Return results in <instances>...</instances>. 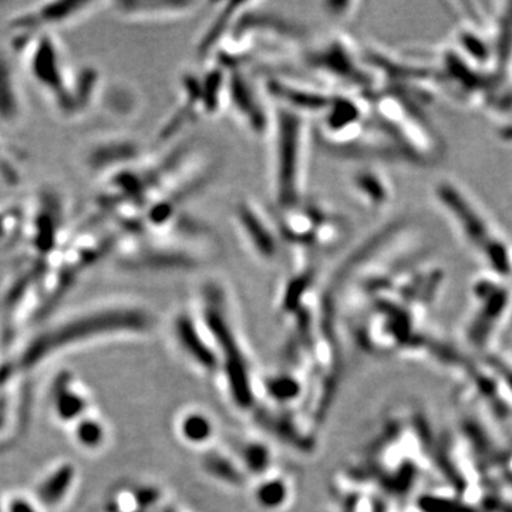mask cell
Segmentation results:
<instances>
[{"mask_svg":"<svg viewBox=\"0 0 512 512\" xmlns=\"http://www.w3.org/2000/svg\"><path fill=\"white\" fill-rule=\"evenodd\" d=\"M50 412L64 427H72L87 414L94 412L89 390L73 373L62 372L50 384Z\"/></svg>","mask_w":512,"mask_h":512,"instance_id":"obj_8","label":"cell"},{"mask_svg":"<svg viewBox=\"0 0 512 512\" xmlns=\"http://www.w3.org/2000/svg\"><path fill=\"white\" fill-rule=\"evenodd\" d=\"M309 64L312 69L335 82L365 90L372 86L370 74L365 70V62H360L359 53L348 40L332 39L323 43L309 56Z\"/></svg>","mask_w":512,"mask_h":512,"instance_id":"obj_6","label":"cell"},{"mask_svg":"<svg viewBox=\"0 0 512 512\" xmlns=\"http://www.w3.org/2000/svg\"><path fill=\"white\" fill-rule=\"evenodd\" d=\"M109 6V3L80 2V0H59V2L39 3L22 10L9 22L10 35L15 33L50 32L69 28L82 22L97 10Z\"/></svg>","mask_w":512,"mask_h":512,"instance_id":"obj_5","label":"cell"},{"mask_svg":"<svg viewBox=\"0 0 512 512\" xmlns=\"http://www.w3.org/2000/svg\"><path fill=\"white\" fill-rule=\"evenodd\" d=\"M211 420L200 412L184 414L180 421V433L185 441L192 444L207 443L212 437Z\"/></svg>","mask_w":512,"mask_h":512,"instance_id":"obj_18","label":"cell"},{"mask_svg":"<svg viewBox=\"0 0 512 512\" xmlns=\"http://www.w3.org/2000/svg\"><path fill=\"white\" fill-rule=\"evenodd\" d=\"M70 437L84 451H97L106 444L107 429L104 421L92 412L70 427Z\"/></svg>","mask_w":512,"mask_h":512,"instance_id":"obj_17","label":"cell"},{"mask_svg":"<svg viewBox=\"0 0 512 512\" xmlns=\"http://www.w3.org/2000/svg\"><path fill=\"white\" fill-rule=\"evenodd\" d=\"M433 197L458 237L487 265L491 275L512 278V245L493 218L458 181L441 178L434 184Z\"/></svg>","mask_w":512,"mask_h":512,"instance_id":"obj_2","label":"cell"},{"mask_svg":"<svg viewBox=\"0 0 512 512\" xmlns=\"http://www.w3.org/2000/svg\"><path fill=\"white\" fill-rule=\"evenodd\" d=\"M288 488L284 483L278 480L269 481V483L261 484L258 488V503L266 508H276L285 503Z\"/></svg>","mask_w":512,"mask_h":512,"instance_id":"obj_19","label":"cell"},{"mask_svg":"<svg viewBox=\"0 0 512 512\" xmlns=\"http://www.w3.org/2000/svg\"><path fill=\"white\" fill-rule=\"evenodd\" d=\"M10 52L22 72L62 119H77L99 97L100 73L93 67L76 69L57 33L10 35Z\"/></svg>","mask_w":512,"mask_h":512,"instance_id":"obj_1","label":"cell"},{"mask_svg":"<svg viewBox=\"0 0 512 512\" xmlns=\"http://www.w3.org/2000/svg\"><path fill=\"white\" fill-rule=\"evenodd\" d=\"M272 185L282 210L302 204L308 167V124L305 114L276 107L272 120Z\"/></svg>","mask_w":512,"mask_h":512,"instance_id":"obj_3","label":"cell"},{"mask_svg":"<svg viewBox=\"0 0 512 512\" xmlns=\"http://www.w3.org/2000/svg\"><path fill=\"white\" fill-rule=\"evenodd\" d=\"M234 220L242 241L252 254L261 261H274L279 254V229L275 228L274 221H269L252 201L239 202Z\"/></svg>","mask_w":512,"mask_h":512,"instance_id":"obj_7","label":"cell"},{"mask_svg":"<svg viewBox=\"0 0 512 512\" xmlns=\"http://www.w3.org/2000/svg\"><path fill=\"white\" fill-rule=\"evenodd\" d=\"M175 335H177L181 348H184L192 359L197 360L200 366L205 369L215 367L217 360L205 343L204 336L201 335L200 325L191 315L180 313L175 318Z\"/></svg>","mask_w":512,"mask_h":512,"instance_id":"obj_16","label":"cell"},{"mask_svg":"<svg viewBox=\"0 0 512 512\" xmlns=\"http://www.w3.org/2000/svg\"><path fill=\"white\" fill-rule=\"evenodd\" d=\"M200 3L192 2H123L113 8L121 18L137 22H157V20L181 19L191 15Z\"/></svg>","mask_w":512,"mask_h":512,"instance_id":"obj_15","label":"cell"},{"mask_svg":"<svg viewBox=\"0 0 512 512\" xmlns=\"http://www.w3.org/2000/svg\"><path fill=\"white\" fill-rule=\"evenodd\" d=\"M76 484V470L70 463L55 464L45 471L36 485L35 498L43 510H59L69 501Z\"/></svg>","mask_w":512,"mask_h":512,"instance_id":"obj_12","label":"cell"},{"mask_svg":"<svg viewBox=\"0 0 512 512\" xmlns=\"http://www.w3.org/2000/svg\"><path fill=\"white\" fill-rule=\"evenodd\" d=\"M0 512H46L36 500L35 495L13 493L0 501Z\"/></svg>","mask_w":512,"mask_h":512,"instance_id":"obj_20","label":"cell"},{"mask_svg":"<svg viewBox=\"0 0 512 512\" xmlns=\"http://www.w3.org/2000/svg\"><path fill=\"white\" fill-rule=\"evenodd\" d=\"M350 187L356 200L370 211H383L393 198L392 184L387 175L375 168H360L350 177Z\"/></svg>","mask_w":512,"mask_h":512,"instance_id":"obj_13","label":"cell"},{"mask_svg":"<svg viewBox=\"0 0 512 512\" xmlns=\"http://www.w3.org/2000/svg\"><path fill=\"white\" fill-rule=\"evenodd\" d=\"M495 134H497V138L501 143L512 146V116L498 124Z\"/></svg>","mask_w":512,"mask_h":512,"instance_id":"obj_21","label":"cell"},{"mask_svg":"<svg viewBox=\"0 0 512 512\" xmlns=\"http://www.w3.org/2000/svg\"><path fill=\"white\" fill-rule=\"evenodd\" d=\"M490 32L494 47V79L512 82V3L500 5Z\"/></svg>","mask_w":512,"mask_h":512,"instance_id":"obj_14","label":"cell"},{"mask_svg":"<svg viewBox=\"0 0 512 512\" xmlns=\"http://www.w3.org/2000/svg\"><path fill=\"white\" fill-rule=\"evenodd\" d=\"M18 67L12 52L0 49V128L5 133L19 130L28 116Z\"/></svg>","mask_w":512,"mask_h":512,"instance_id":"obj_9","label":"cell"},{"mask_svg":"<svg viewBox=\"0 0 512 512\" xmlns=\"http://www.w3.org/2000/svg\"><path fill=\"white\" fill-rule=\"evenodd\" d=\"M228 107L251 133L256 136L271 133L274 114L269 116L262 97L258 96L247 77L241 73H234L228 79Z\"/></svg>","mask_w":512,"mask_h":512,"instance_id":"obj_10","label":"cell"},{"mask_svg":"<svg viewBox=\"0 0 512 512\" xmlns=\"http://www.w3.org/2000/svg\"><path fill=\"white\" fill-rule=\"evenodd\" d=\"M228 296L227 288L218 279L205 282L201 289V318L224 352L232 397L235 402L247 407L252 402V387L247 362L241 355V348H238Z\"/></svg>","mask_w":512,"mask_h":512,"instance_id":"obj_4","label":"cell"},{"mask_svg":"<svg viewBox=\"0 0 512 512\" xmlns=\"http://www.w3.org/2000/svg\"><path fill=\"white\" fill-rule=\"evenodd\" d=\"M141 150L131 138L113 137L97 141L84 156L87 170L97 177L114 173L140 160Z\"/></svg>","mask_w":512,"mask_h":512,"instance_id":"obj_11","label":"cell"}]
</instances>
